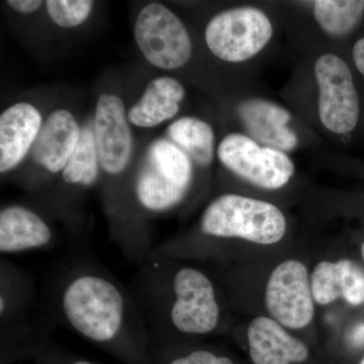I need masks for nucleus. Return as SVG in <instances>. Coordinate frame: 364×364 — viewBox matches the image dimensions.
Returning <instances> with one entry per match:
<instances>
[{"label": "nucleus", "mask_w": 364, "mask_h": 364, "mask_svg": "<svg viewBox=\"0 0 364 364\" xmlns=\"http://www.w3.org/2000/svg\"><path fill=\"white\" fill-rule=\"evenodd\" d=\"M273 26L257 7L240 6L215 14L205 31L208 49L229 63L253 58L272 40Z\"/></svg>", "instance_id": "obj_4"}, {"label": "nucleus", "mask_w": 364, "mask_h": 364, "mask_svg": "<svg viewBox=\"0 0 364 364\" xmlns=\"http://www.w3.org/2000/svg\"><path fill=\"white\" fill-rule=\"evenodd\" d=\"M265 301L270 315L280 325L301 329L310 324L315 306L308 269L298 260H287L268 279Z\"/></svg>", "instance_id": "obj_8"}, {"label": "nucleus", "mask_w": 364, "mask_h": 364, "mask_svg": "<svg viewBox=\"0 0 364 364\" xmlns=\"http://www.w3.org/2000/svg\"><path fill=\"white\" fill-rule=\"evenodd\" d=\"M81 130L67 109H57L46 119L33 146V160L52 173L63 171L75 150Z\"/></svg>", "instance_id": "obj_14"}, {"label": "nucleus", "mask_w": 364, "mask_h": 364, "mask_svg": "<svg viewBox=\"0 0 364 364\" xmlns=\"http://www.w3.org/2000/svg\"><path fill=\"white\" fill-rule=\"evenodd\" d=\"M364 14L363 0H317L314 1V16L318 26L332 36L351 32Z\"/></svg>", "instance_id": "obj_19"}, {"label": "nucleus", "mask_w": 364, "mask_h": 364, "mask_svg": "<svg viewBox=\"0 0 364 364\" xmlns=\"http://www.w3.org/2000/svg\"><path fill=\"white\" fill-rule=\"evenodd\" d=\"M98 163L100 162L95 133L90 128L82 129L75 150L62 171V177L69 184L92 186L100 173Z\"/></svg>", "instance_id": "obj_20"}, {"label": "nucleus", "mask_w": 364, "mask_h": 364, "mask_svg": "<svg viewBox=\"0 0 364 364\" xmlns=\"http://www.w3.org/2000/svg\"><path fill=\"white\" fill-rule=\"evenodd\" d=\"M40 364H95L85 359H73V360H60L53 358H43L40 360Z\"/></svg>", "instance_id": "obj_26"}, {"label": "nucleus", "mask_w": 364, "mask_h": 364, "mask_svg": "<svg viewBox=\"0 0 364 364\" xmlns=\"http://www.w3.org/2000/svg\"><path fill=\"white\" fill-rule=\"evenodd\" d=\"M359 364H364V358L361 359V361L359 363Z\"/></svg>", "instance_id": "obj_29"}, {"label": "nucleus", "mask_w": 364, "mask_h": 364, "mask_svg": "<svg viewBox=\"0 0 364 364\" xmlns=\"http://www.w3.org/2000/svg\"><path fill=\"white\" fill-rule=\"evenodd\" d=\"M318 87V117L327 130L338 135L358 126L360 107L353 76L341 57L326 53L315 63Z\"/></svg>", "instance_id": "obj_7"}, {"label": "nucleus", "mask_w": 364, "mask_h": 364, "mask_svg": "<svg viewBox=\"0 0 364 364\" xmlns=\"http://www.w3.org/2000/svg\"><path fill=\"white\" fill-rule=\"evenodd\" d=\"M361 255H363V261H364V243L363 244V247H361Z\"/></svg>", "instance_id": "obj_28"}, {"label": "nucleus", "mask_w": 364, "mask_h": 364, "mask_svg": "<svg viewBox=\"0 0 364 364\" xmlns=\"http://www.w3.org/2000/svg\"><path fill=\"white\" fill-rule=\"evenodd\" d=\"M165 364H234L233 361L226 356L217 355L208 350H198L189 352L183 355L176 356L169 359Z\"/></svg>", "instance_id": "obj_22"}, {"label": "nucleus", "mask_w": 364, "mask_h": 364, "mask_svg": "<svg viewBox=\"0 0 364 364\" xmlns=\"http://www.w3.org/2000/svg\"><path fill=\"white\" fill-rule=\"evenodd\" d=\"M311 287L318 305L342 298L349 305L360 306L364 303V269L349 259L322 261L314 269Z\"/></svg>", "instance_id": "obj_15"}, {"label": "nucleus", "mask_w": 364, "mask_h": 364, "mask_svg": "<svg viewBox=\"0 0 364 364\" xmlns=\"http://www.w3.org/2000/svg\"><path fill=\"white\" fill-rule=\"evenodd\" d=\"M6 4L18 13L30 14L37 11L44 2L40 0H9Z\"/></svg>", "instance_id": "obj_23"}, {"label": "nucleus", "mask_w": 364, "mask_h": 364, "mask_svg": "<svg viewBox=\"0 0 364 364\" xmlns=\"http://www.w3.org/2000/svg\"><path fill=\"white\" fill-rule=\"evenodd\" d=\"M176 301L170 317L179 332L203 335L214 331L219 322V306L212 282L200 270L184 267L173 280Z\"/></svg>", "instance_id": "obj_9"}, {"label": "nucleus", "mask_w": 364, "mask_h": 364, "mask_svg": "<svg viewBox=\"0 0 364 364\" xmlns=\"http://www.w3.org/2000/svg\"><path fill=\"white\" fill-rule=\"evenodd\" d=\"M170 140L200 165L214 159L215 134L212 127L196 117L176 119L167 129Z\"/></svg>", "instance_id": "obj_18"}, {"label": "nucleus", "mask_w": 364, "mask_h": 364, "mask_svg": "<svg viewBox=\"0 0 364 364\" xmlns=\"http://www.w3.org/2000/svg\"><path fill=\"white\" fill-rule=\"evenodd\" d=\"M249 350L254 364L301 363L309 358V349L273 318H254L248 328Z\"/></svg>", "instance_id": "obj_12"}, {"label": "nucleus", "mask_w": 364, "mask_h": 364, "mask_svg": "<svg viewBox=\"0 0 364 364\" xmlns=\"http://www.w3.org/2000/svg\"><path fill=\"white\" fill-rule=\"evenodd\" d=\"M352 56L358 71L364 75V38L359 39L354 45Z\"/></svg>", "instance_id": "obj_24"}, {"label": "nucleus", "mask_w": 364, "mask_h": 364, "mask_svg": "<svg viewBox=\"0 0 364 364\" xmlns=\"http://www.w3.org/2000/svg\"><path fill=\"white\" fill-rule=\"evenodd\" d=\"M218 157L228 170L261 188H282L294 173V162L286 152L261 145L243 134L225 136Z\"/></svg>", "instance_id": "obj_6"}, {"label": "nucleus", "mask_w": 364, "mask_h": 364, "mask_svg": "<svg viewBox=\"0 0 364 364\" xmlns=\"http://www.w3.org/2000/svg\"><path fill=\"white\" fill-rule=\"evenodd\" d=\"M193 174L191 157L172 141L158 139L151 144L139 174L136 198L153 212L174 207L188 191Z\"/></svg>", "instance_id": "obj_3"}, {"label": "nucleus", "mask_w": 364, "mask_h": 364, "mask_svg": "<svg viewBox=\"0 0 364 364\" xmlns=\"http://www.w3.org/2000/svg\"><path fill=\"white\" fill-rule=\"evenodd\" d=\"M203 233L272 245L284 238L287 220L272 203L239 195L215 198L203 215Z\"/></svg>", "instance_id": "obj_2"}, {"label": "nucleus", "mask_w": 364, "mask_h": 364, "mask_svg": "<svg viewBox=\"0 0 364 364\" xmlns=\"http://www.w3.org/2000/svg\"><path fill=\"white\" fill-rule=\"evenodd\" d=\"M93 133L102 168L112 176L122 173L131 159L133 138L128 114L117 95L104 93L98 97Z\"/></svg>", "instance_id": "obj_10"}, {"label": "nucleus", "mask_w": 364, "mask_h": 364, "mask_svg": "<svg viewBox=\"0 0 364 364\" xmlns=\"http://www.w3.org/2000/svg\"><path fill=\"white\" fill-rule=\"evenodd\" d=\"M52 230L30 208L11 205L0 213V251L23 252L45 247L52 240Z\"/></svg>", "instance_id": "obj_16"}, {"label": "nucleus", "mask_w": 364, "mask_h": 364, "mask_svg": "<svg viewBox=\"0 0 364 364\" xmlns=\"http://www.w3.org/2000/svg\"><path fill=\"white\" fill-rule=\"evenodd\" d=\"M186 95L176 79L162 76L151 81L140 100L128 112L129 123L139 128H153L176 116Z\"/></svg>", "instance_id": "obj_17"}, {"label": "nucleus", "mask_w": 364, "mask_h": 364, "mask_svg": "<svg viewBox=\"0 0 364 364\" xmlns=\"http://www.w3.org/2000/svg\"><path fill=\"white\" fill-rule=\"evenodd\" d=\"M62 308L67 321L81 336L109 345L121 333L126 304L123 294L112 282L86 274L66 287Z\"/></svg>", "instance_id": "obj_1"}, {"label": "nucleus", "mask_w": 364, "mask_h": 364, "mask_svg": "<svg viewBox=\"0 0 364 364\" xmlns=\"http://www.w3.org/2000/svg\"><path fill=\"white\" fill-rule=\"evenodd\" d=\"M135 40L147 61L163 70L186 65L193 53L186 26L160 4H147L141 9L135 23Z\"/></svg>", "instance_id": "obj_5"}, {"label": "nucleus", "mask_w": 364, "mask_h": 364, "mask_svg": "<svg viewBox=\"0 0 364 364\" xmlns=\"http://www.w3.org/2000/svg\"><path fill=\"white\" fill-rule=\"evenodd\" d=\"M351 344L355 347H361L364 345V324L356 325L352 329L350 336H349Z\"/></svg>", "instance_id": "obj_25"}, {"label": "nucleus", "mask_w": 364, "mask_h": 364, "mask_svg": "<svg viewBox=\"0 0 364 364\" xmlns=\"http://www.w3.org/2000/svg\"><path fill=\"white\" fill-rule=\"evenodd\" d=\"M40 112L28 102L11 105L0 116V171L18 166L33 147L42 128Z\"/></svg>", "instance_id": "obj_11"}, {"label": "nucleus", "mask_w": 364, "mask_h": 364, "mask_svg": "<svg viewBox=\"0 0 364 364\" xmlns=\"http://www.w3.org/2000/svg\"><path fill=\"white\" fill-rule=\"evenodd\" d=\"M45 6L53 23L70 28L85 23L95 2L91 0H47Z\"/></svg>", "instance_id": "obj_21"}, {"label": "nucleus", "mask_w": 364, "mask_h": 364, "mask_svg": "<svg viewBox=\"0 0 364 364\" xmlns=\"http://www.w3.org/2000/svg\"><path fill=\"white\" fill-rule=\"evenodd\" d=\"M0 308H1V314H4L6 308V301H4V296H1V298H0Z\"/></svg>", "instance_id": "obj_27"}, {"label": "nucleus", "mask_w": 364, "mask_h": 364, "mask_svg": "<svg viewBox=\"0 0 364 364\" xmlns=\"http://www.w3.org/2000/svg\"><path fill=\"white\" fill-rule=\"evenodd\" d=\"M242 122L252 139L267 147L287 152L298 146V136L289 127L291 114L268 100L253 98L239 107Z\"/></svg>", "instance_id": "obj_13"}]
</instances>
